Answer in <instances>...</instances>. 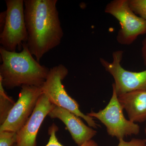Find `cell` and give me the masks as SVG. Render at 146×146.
Segmentation results:
<instances>
[{
    "label": "cell",
    "instance_id": "6da1fadb",
    "mask_svg": "<svg viewBox=\"0 0 146 146\" xmlns=\"http://www.w3.org/2000/svg\"><path fill=\"white\" fill-rule=\"evenodd\" d=\"M27 45L39 62L46 53L60 45L64 33L56 7L57 0H25Z\"/></svg>",
    "mask_w": 146,
    "mask_h": 146
},
{
    "label": "cell",
    "instance_id": "7a4b0ae2",
    "mask_svg": "<svg viewBox=\"0 0 146 146\" xmlns=\"http://www.w3.org/2000/svg\"><path fill=\"white\" fill-rule=\"evenodd\" d=\"M22 48L21 52H17L0 48V80L7 89L23 85L42 86L48 76L50 69L35 59L26 42Z\"/></svg>",
    "mask_w": 146,
    "mask_h": 146
},
{
    "label": "cell",
    "instance_id": "3957f363",
    "mask_svg": "<svg viewBox=\"0 0 146 146\" xmlns=\"http://www.w3.org/2000/svg\"><path fill=\"white\" fill-rule=\"evenodd\" d=\"M68 74V69L63 64L50 69L46 79L42 86L43 94L52 104L67 110L83 119L90 127L97 129L100 126L94 118L80 111L77 102L68 95L64 88L62 81Z\"/></svg>",
    "mask_w": 146,
    "mask_h": 146
},
{
    "label": "cell",
    "instance_id": "277c9868",
    "mask_svg": "<svg viewBox=\"0 0 146 146\" xmlns=\"http://www.w3.org/2000/svg\"><path fill=\"white\" fill-rule=\"evenodd\" d=\"M112 88V97L105 108L98 112L91 111L86 115L99 120L106 127L108 135L119 140L127 136L137 135L140 133V126L138 124L126 119L117 93Z\"/></svg>",
    "mask_w": 146,
    "mask_h": 146
},
{
    "label": "cell",
    "instance_id": "5b68a950",
    "mask_svg": "<svg viewBox=\"0 0 146 146\" xmlns=\"http://www.w3.org/2000/svg\"><path fill=\"white\" fill-rule=\"evenodd\" d=\"M104 11L115 17L121 25L117 36L120 44H131L138 36L146 34V21L131 9L128 0H113L107 4Z\"/></svg>",
    "mask_w": 146,
    "mask_h": 146
},
{
    "label": "cell",
    "instance_id": "8992f818",
    "mask_svg": "<svg viewBox=\"0 0 146 146\" xmlns=\"http://www.w3.org/2000/svg\"><path fill=\"white\" fill-rule=\"evenodd\" d=\"M7 14L5 25L0 34V44L5 49L16 52L28 40L24 16L23 0H6Z\"/></svg>",
    "mask_w": 146,
    "mask_h": 146
},
{
    "label": "cell",
    "instance_id": "52a82bcc",
    "mask_svg": "<svg viewBox=\"0 0 146 146\" xmlns=\"http://www.w3.org/2000/svg\"><path fill=\"white\" fill-rule=\"evenodd\" d=\"M123 52L115 51L112 53L113 61L110 62L103 58L100 62L106 71L113 77L115 82L112 87L117 96L136 91H146V70L140 72H131L121 65Z\"/></svg>",
    "mask_w": 146,
    "mask_h": 146
},
{
    "label": "cell",
    "instance_id": "ba28073f",
    "mask_svg": "<svg viewBox=\"0 0 146 146\" xmlns=\"http://www.w3.org/2000/svg\"><path fill=\"white\" fill-rule=\"evenodd\" d=\"M42 94V86L28 85L21 86L18 100L5 121L1 125L0 131H10L17 133L31 116Z\"/></svg>",
    "mask_w": 146,
    "mask_h": 146
},
{
    "label": "cell",
    "instance_id": "9c48e42d",
    "mask_svg": "<svg viewBox=\"0 0 146 146\" xmlns=\"http://www.w3.org/2000/svg\"><path fill=\"white\" fill-rule=\"evenodd\" d=\"M55 106L42 94L31 116L17 133V146H36V136L39 128L45 117Z\"/></svg>",
    "mask_w": 146,
    "mask_h": 146
},
{
    "label": "cell",
    "instance_id": "30bf717a",
    "mask_svg": "<svg viewBox=\"0 0 146 146\" xmlns=\"http://www.w3.org/2000/svg\"><path fill=\"white\" fill-rule=\"evenodd\" d=\"M48 116L52 119L61 120L66 125L73 140L78 146L91 140L97 134V131L86 125L80 117L62 108L55 106Z\"/></svg>",
    "mask_w": 146,
    "mask_h": 146
},
{
    "label": "cell",
    "instance_id": "8fae6325",
    "mask_svg": "<svg viewBox=\"0 0 146 146\" xmlns=\"http://www.w3.org/2000/svg\"><path fill=\"white\" fill-rule=\"evenodd\" d=\"M120 104L133 122H146V91H131L118 96Z\"/></svg>",
    "mask_w": 146,
    "mask_h": 146
},
{
    "label": "cell",
    "instance_id": "7c38bea8",
    "mask_svg": "<svg viewBox=\"0 0 146 146\" xmlns=\"http://www.w3.org/2000/svg\"><path fill=\"white\" fill-rule=\"evenodd\" d=\"M15 102L11 97L7 94L0 80V124H3L11 110L13 108Z\"/></svg>",
    "mask_w": 146,
    "mask_h": 146
},
{
    "label": "cell",
    "instance_id": "4fadbf2b",
    "mask_svg": "<svg viewBox=\"0 0 146 146\" xmlns=\"http://www.w3.org/2000/svg\"><path fill=\"white\" fill-rule=\"evenodd\" d=\"M58 130V127L54 123H53L48 129V134L50 137L48 144L45 146H63L59 143L56 138V133ZM80 146H99L94 140H91L85 142Z\"/></svg>",
    "mask_w": 146,
    "mask_h": 146
},
{
    "label": "cell",
    "instance_id": "5bb4252c",
    "mask_svg": "<svg viewBox=\"0 0 146 146\" xmlns=\"http://www.w3.org/2000/svg\"><path fill=\"white\" fill-rule=\"evenodd\" d=\"M131 9L146 21V0H128Z\"/></svg>",
    "mask_w": 146,
    "mask_h": 146
},
{
    "label": "cell",
    "instance_id": "9a60e30c",
    "mask_svg": "<svg viewBox=\"0 0 146 146\" xmlns=\"http://www.w3.org/2000/svg\"><path fill=\"white\" fill-rule=\"evenodd\" d=\"M17 133L13 131H0V146H12L17 143Z\"/></svg>",
    "mask_w": 146,
    "mask_h": 146
},
{
    "label": "cell",
    "instance_id": "2e32d148",
    "mask_svg": "<svg viewBox=\"0 0 146 146\" xmlns=\"http://www.w3.org/2000/svg\"><path fill=\"white\" fill-rule=\"evenodd\" d=\"M117 146H146L145 140L133 138L129 141H125L124 139L119 140Z\"/></svg>",
    "mask_w": 146,
    "mask_h": 146
},
{
    "label": "cell",
    "instance_id": "e0dca14e",
    "mask_svg": "<svg viewBox=\"0 0 146 146\" xmlns=\"http://www.w3.org/2000/svg\"><path fill=\"white\" fill-rule=\"evenodd\" d=\"M141 54L144 64L146 65V36L142 42Z\"/></svg>",
    "mask_w": 146,
    "mask_h": 146
},
{
    "label": "cell",
    "instance_id": "ac0fdd59",
    "mask_svg": "<svg viewBox=\"0 0 146 146\" xmlns=\"http://www.w3.org/2000/svg\"><path fill=\"white\" fill-rule=\"evenodd\" d=\"M7 11H3L1 12L0 14V28H1V31H2L5 25L6 21V17Z\"/></svg>",
    "mask_w": 146,
    "mask_h": 146
},
{
    "label": "cell",
    "instance_id": "d6986e66",
    "mask_svg": "<svg viewBox=\"0 0 146 146\" xmlns=\"http://www.w3.org/2000/svg\"><path fill=\"white\" fill-rule=\"evenodd\" d=\"M145 133L146 135V122L145 123Z\"/></svg>",
    "mask_w": 146,
    "mask_h": 146
},
{
    "label": "cell",
    "instance_id": "ffe728a7",
    "mask_svg": "<svg viewBox=\"0 0 146 146\" xmlns=\"http://www.w3.org/2000/svg\"><path fill=\"white\" fill-rule=\"evenodd\" d=\"M12 146H17V145H16V143L14 144Z\"/></svg>",
    "mask_w": 146,
    "mask_h": 146
},
{
    "label": "cell",
    "instance_id": "44dd1931",
    "mask_svg": "<svg viewBox=\"0 0 146 146\" xmlns=\"http://www.w3.org/2000/svg\"><path fill=\"white\" fill-rule=\"evenodd\" d=\"M144 140H145V141L146 142V139H144Z\"/></svg>",
    "mask_w": 146,
    "mask_h": 146
}]
</instances>
